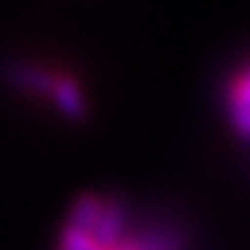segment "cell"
<instances>
[{"label": "cell", "mask_w": 250, "mask_h": 250, "mask_svg": "<svg viewBox=\"0 0 250 250\" xmlns=\"http://www.w3.org/2000/svg\"><path fill=\"white\" fill-rule=\"evenodd\" d=\"M107 250H187V233L182 226L167 219L146 221L141 229H131Z\"/></svg>", "instance_id": "6da1fadb"}, {"label": "cell", "mask_w": 250, "mask_h": 250, "mask_svg": "<svg viewBox=\"0 0 250 250\" xmlns=\"http://www.w3.org/2000/svg\"><path fill=\"white\" fill-rule=\"evenodd\" d=\"M226 117L233 134L248 148L250 156V63L243 66L226 87Z\"/></svg>", "instance_id": "7a4b0ae2"}, {"label": "cell", "mask_w": 250, "mask_h": 250, "mask_svg": "<svg viewBox=\"0 0 250 250\" xmlns=\"http://www.w3.org/2000/svg\"><path fill=\"white\" fill-rule=\"evenodd\" d=\"M2 78L10 85L32 92V95H54L56 85V73H49L46 68L29 66V63H7L2 71Z\"/></svg>", "instance_id": "3957f363"}, {"label": "cell", "mask_w": 250, "mask_h": 250, "mask_svg": "<svg viewBox=\"0 0 250 250\" xmlns=\"http://www.w3.org/2000/svg\"><path fill=\"white\" fill-rule=\"evenodd\" d=\"M51 97H54L56 107L68 119H76V122H85L87 119V102H85V95L76 78L56 76V85H54V95Z\"/></svg>", "instance_id": "277c9868"}]
</instances>
